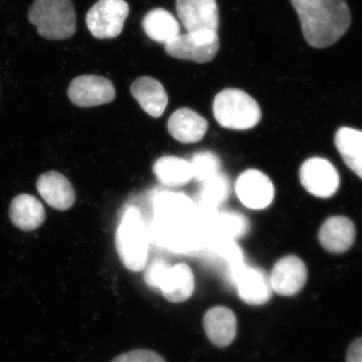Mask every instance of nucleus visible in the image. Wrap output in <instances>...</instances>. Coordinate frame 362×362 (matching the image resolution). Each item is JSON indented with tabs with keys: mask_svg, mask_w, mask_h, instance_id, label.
Segmentation results:
<instances>
[{
	"mask_svg": "<svg viewBox=\"0 0 362 362\" xmlns=\"http://www.w3.org/2000/svg\"><path fill=\"white\" fill-rule=\"evenodd\" d=\"M290 1L299 16L305 40L314 49L334 45L351 25V13L346 0Z\"/></svg>",
	"mask_w": 362,
	"mask_h": 362,
	"instance_id": "obj_1",
	"label": "nucleus"
},
{
	"mask_svg": "<svg viewBox=\"0 0 362 362\" xmlns=\"http://www.w3.org/2000/svg\"><path fill=\"white\" fill-rule=\"evenodd\" d=\"M149 242V233L140 211L135 206L126 207L115 235L117 252L126 269L137 273L146 268Z\"/></svg>",
	"mask_w": 362,
	"mask_h": 362,
	"instance_id": "obj_2",
	"label": "nucleus"
},
{
	"mask_svg": "<svg viewBox=\"0 0 362 362\" xmlns=\"http://www.w3.org/2000/svg\"><path fill=\"white\" fill-rule=\"evenodd\" d=\"M28 21L44 39H70L77 30V18L71 0H35Z\"/></svg>",
	"mask_w": 362,
	"mask_h": 362,
	"instance_id": "obj_3",
	"label": "nucleus"
},
{
	"mask_svg": "<svg viewBox=\"0 0 362 362\" xmlns=\"http://www.w3.org/2000/svg\"><path fill=\"white\" fill-rule=\"evenodd\" d=\"M214 118L221 127L232 130L252 129L262 118L259 105L240 89H225L214 100Z\"/></svg>",
	"mask_w": 362,
	"mask_h": 362,
	"instance_id": "obj_4",
	"label": "nucleus"
},
{
	"mask_svg": "<svg viewBox=\"0 0 362 362\" xmlns=\"http://www.w3.org/2000/svg\"><path fill=\"white\" fill-rule=\"evenodd\" d=\"M144 281L170 303L187 301L194 292V272L185 263L171 266L163 259H156L145 270Z\"/></svg>",
	"mask_w": 362,
	"mask_h": 362,
	"instance_id": "obj_5",
	"label": "nucleus"
},
{
	"mask_svg": "<svg viewBox=\"0 0 362 362\" xmlns=\"http://www.w3.org/2000/svg\"><path fill=\"white\" fill-rule=\"evenodd\" d=\"M129 11L125 0H99L88 11L86 25L98 40L115 39L122 33Z\"/></svg>",
	"mask_w": 362,
	"mask_h": 362,
	"instance_id": "obj_6",
	"label": "nucleus"
},
{
	"mask_svg": "<svg viewBox=\"0 0 362 362\" xmlns=\"http://www.w3.org/2000/svg\"><path fill=\"white\" fill-rule=\"evenodd\" d=\"M218 49L220 39L218 33L211 30L180 33L175 40L165 45L166 52L173 58L199 64L213 61Z\"/></svg>",
	"mask_w": 362,
	"mask_h": 362,
	"instance_id": "obj_7",
	"label": "nucleus"
},
{
	"mask_svg": "<svg viewBox=\"0 0 362 362\" xmlns=\"http://www.w3.org/2000/svg\"><path fill=\"white\" fill-rule=\"evenodd\" d=\"M300 181L309 194L328 199L337 194L340 178L330 161L321 157H312L300 168Z\"/></svg>",
	"mask_w": 362,
	"mask_h": 362,
	"instance_id": "obj_8",
	"label": "nucleus"
},
{
	"mask_svg": "<svg viewBox=\"0 0 362 362\" xmlns=\"http://www.w3.org/2000/svg\"><path fill=\"white\" fill-rule=\"evenodd\" d=\"M71 103L81 108L101 106L115 99V88L109 78L83 75L71 81L68 90Z\"/></svg>",
	"mask_w": 362,
	"mask_h": 362,
	"instance_id": "obj_9",
	"label": "nucleus"
},
{
	"mask_svg": "<svg viewBox=\"0 0 362 362\" xmlns=\"http://www.w3.org/2000/svg\"><path fill=\"white\" fill-rule=\"evenodd\" d=\"M235 194L247 209H267L275 197V187L270 178L257 169H247L238 177Z\"/></svg>",
	"mask_w": 362,
	"mask_h": 362,
	"instance_id": "obj_10",
	"label": "nucleus"
},
{
	"mask_svg": "<svg viewBox=\"0 0 362 362\" xmlns=\"http://www.w3.org/2000/svg\"><path fill=\"white\" fill-rule=\"evenodd\" d=\"M176 13L187 33H218L220 16L216 0H176Z\"/></svg>",
	"mask_w": 362,
	"mask_h": 362,
	"instance_id": "obj_11",
	"label": "nucleus"
},
{
	"mask_svg": "<svg viewBox=\"0 0 362 362\" xmlns=\"http://www.w3.org/2000/svg\"><path fill=\"white\" fill-rule=\"evenodd\" d=\"M308 271L299 257L294 255L283 257L272 269L270 285L272 291L285 297L298 294L307 282Z\"/></svg>",
	"mask_w": 362,
	"mask_h": 362,
	"instance_id": "obj_12",
	"label": "nucleus"
},
{
	"mask_svg": "<svg viewBox=\"0 0 362 362\" xmlns=\"http://www.w3.org/2000/svg\"><path fill=\"white\" fill-rule=\"evenodd\" d=\"M238 295L245 303L252 306L266 304L272 297L270 279L261 269L243 265L232 276Z\"/></svg>",
	"mask_w": 362,
	"mask_h": 362,
	"instance_id": "obj_13",
	"label": "nucleus"
},
{
	"mask_svg": "<svg viewBox=\"0 0 362 362\" xmlns=\"http://www.w3.org/2000/svg\"><path fill=\"white\" fill-rule=\"evenodd\" d=\"M37 192L44 201L58 211H68L76 201L75 190L68 178L57 171H49L40 176Z\"/></svg>",
	"mask_w": 362,
	"mask_h": 362,
	"instance_id": "obj_14",
	"label": "nucleus"
},
{
	"mask_svg": "<svg viewBox=\"0 0 362 362\" xmlns=\"http://www.w3.org/2000/svg\"><path fill=\"white\" fill-rule=\"evenodd\" d=\"M204 328L209 341L216 346H230L237 335V317L230 308L216 306L204 317Z\"/></svg>",
	"mask_w": 362,
	"mask_h": 362,
	"instance_id": "obj_15",
	"label": "nucleus"
},
{
	"mask_svg": "<svg viewBox=\"0 0 362 362\" xmlns=\"http://www.w3.org/2000/svg\"><path fill=\"white\" fill-rule=\"evenodd\" d=\"M356 240V228L349 218L332 216L324 221L319 230V242L326 251L342 254L349 251Z\"/></svg>",
	"mask_w": 362,
	"mask_h": 362,
	"instance_id": "obj_16",
	"label": "nucleus"
},
{
	"mask_svg": "<svg viewBox=\"0 0 362 362\" xmlns=\"http://www.w3.org/2000/svg\"><path fill=\"white\" fill-rule=\"evenodd\" d=\"M131 94L148 115L159 118L168 106V96L159 81L150 77L136 78L131 85Z\"/></svg>",
	"mask_w": 362,
	"mask_h": 362,
	"instance_id": "obj_17",
	"label": "nucleus"
},
{
	"mask_svg": "<svg viewBox=\"0 0 362 362\" xmlns=\"http://www.w3.org/2000/svg\"><path fill=\"white\" fill-rule=\"evenodd\" d=\"M207 127L206 119L188 108L175 111L168 123L169 133L181 143L201 141L206 135Z\"/></svg>",
	"mask_w": 362,
	"mask_h": 362,
	"instance_id": "obj_18",
	"label": "nucleus"
},
{
	"mask_svg": "<svg viewBox=\"0 0 362 362\" xmlns=\"http://www.w3.org/2000/svg\"><path fill=\"white\" fill-rule=\"evenodd\" d=\"M9 218L16 228L23 232H32L44 223L45 207L33 195L18 194L9 206Z\"/></svg>",
	"mask_w": 362,
	"mask_h": 362,
	"instance_id": "obj_19",
	"label": "nucleus"
},
{
	"mask_svg": "<svg viewBox=\"0 0 362 362\" xmlns=\"http://www.w3.org/2000/svg\"><path fill=\"white\" fill-rule=\"evenodd\" d=\"M156 221L162 223H178L194 220V206L185 194L161 192L153 202Z\"/></svg>",
	"mask_w": 362,
	"mask_h": 362,
	"instance_id": "obj_20",
	"label": "nucleus"
},
{
	"mask_svg": "<svg viewBox=\"0 0 362 362\" xmlns=\"http://www.w3.org/2000/svg\"><path fill=\"white\" fill-rule=\"evenodd\" d=\"M142 28L147 37L158 44L168 45L180 35V23L163 8L152 9L143 18Z\"/></svg>",
	"mask_w": 362,
	"mask_h": 362,
	"instance_id": "obj_21",
	"label": "nucleus"
},
{
	"mask_svg": "<svg viewBox=\"0 0 362 362\" xmlns=\"http://www.w3.org/2000/svg\"><path fill=\"white\" fill-rule=\"evenodd\" d=\"M204 233L213 235L214 240L242 237L249 230V221L243 214L237 213H206Z\"/></svg>",
	"mask_w": 362,
	"mask_h": 362,
	"instance_id": "obj_22",
	"label": "nucleus"
},
{
	"mask_svg": "<svg viewBox=\"0 0 362 362\" xmlns=\"http://www.w3.org/2000/svg\"><path fill=\"white\" fill-rule=\"evenodd\" d=\"M157 180L165 187H182L194 178L189 161L177 156H163L153 165Z\"/></svg>",
	"mask_w": 362,
	"mask_h": 362,
	"instance_id": "obj_23",
	"label": "nucleus"
},
{
	"mask_svg": "<svg viewBox=\"0 0 362 362\" xmlns=\"http://www.w3.org/2000/svg\"><path fill=\"white\" fill-rule=\"evenodd\" d=\"M335 145L345 164L362 178V131L340 128L335 135Z\"/></svg>",
	"mask_w": 362,
	"mask_h": 362,
	"instance_id": "obj_24",
	"label": "nucleus"
},
{
	"mask_svg": "<svg viewBox=\"0 0 362 362\" xmlns=\"http://www.w3.org/2000/svg\"><path fill=\"white\" fill-rule=\"evenodd\" d=\"M202 183L204 185L199 195V202L206 213H211L228 199L230 194V182L225 175L218 173Z\"/></svg>",
	"mask_w": 362,
	"mask_h": 362,
	"instance_id": "obj_25",
	"label": "nucleus"
},
{
	"mask_svg": "<svg viewBox=\"0 0 362 362\" xmlns=\"http://www.w3.org/2000/svg\"><path fill=\"white\" fill-rule=\"evenodd\" d=\"M194 178L199 182L211 180L220 173L221 159L211 151L197 152L189 161Z\"/></svg>",
	"mask_w": 362,
	"mask_h": 362,
	"instance_id": "obj_26",
	"label": "nucleus"
},
{
	"mask_svg": "<svg viewBox=\"0 0 362 362\" xmlns=\"http://www.w3.org/2000/svg\"><path fill=\"white\" fill-rule=\"evenodd\" d=\"M111 362H165L157 352L147 349L132 350L117 356Z\"/></svg>",
	"mask_w": 362,
	"mask_h": 362,
	"instance_id": "obj_27",
	"label": "nucleus"
},
{
	"mask_svg": "<svg viewBox=\"0 0 362 362\" xmlns=\"http://www.w3.org/2000/svg\"><path fill=\"white\" fill-rule=\"evenodd\" d=\"M347 362H362V337L354 340L347 350Z\"/></svg>",
	"mask_w": 362,
	"mask_h": 362,
	"instance_id": "obj_28",
	"label": "nucleus"
}]
</instances>
